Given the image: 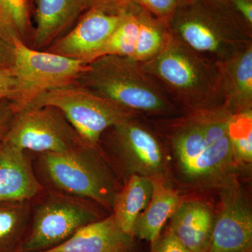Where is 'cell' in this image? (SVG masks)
Instances as JSON below:
<instances>
[{
	"mask_svg": "<svg viewBox=\"0 0 252 252\" xmlns=\"http://www.w3.org/2000/svg\"><path fill=\"white\" fill-rule=\"evenodd\" d=\"M16 53L12 69L17 81V94L13 103L16 110L24 108L46 91L77 83L89 64L32 49L16 38Z\"/></svg>",
	"mask_w": 252,
	"mask_h": 252,
	"instance_id": "8",
	"label": "cell"
},
{
	"mask_svg": "<svg viewBox=\"0 0 252 252\" xmlns=\"http://www.w3.org/2000/svg\"><path fill=\"white\" fill-rule=\"evenodd\" d=\"M152 180L154 189L152 198L148 206L137 217L132 236L148 241L153 245L182 200L175 189L167 185L165 178Z\"/></svg>",
	"mask_w": 252,
	"mask_h": 252,
	"instance_id": "17",
	"label": "cell"
},
{
	"mask_svg": "<svg viewBox=\"0 0 252 252\" xmlns=\"http://www.w3.org/2000/svg\"><path fill=\"white\" fill-rule=\"evenodd\" d=\"M106 142L125 175L165 178V142L150 119L132 116L104 132Z\"/></svg>",
	"mask_w": 252,
	"mask_h": 252,
	"instance_id": "7",
	"label": "cell"
},
{
	"mask_svg": "<svg viewBox=\"0 0 252 252\" xmlns=\"http://www.w3.org/2000/svg\"><path fill=\"white\" fill-rule=\"evenodd\" d=\"M43 190L24 151L0 141V203L32 201Z\"/></svg>",
	"mask_w": 252,
	"mask_h": 252,
	"instance_id": "12",
	"label": "cell"
},
{
	"mask_svg": "<svg viewBox=\"0 0 252 252\" xmlns=\"http://www.w3.org/2000/svg\"><path fill=\"white\" fill-rule=\"evenodd\" d=\"M218 64L225 107L232 114L252 110V45Z\"/></svg>",
	"mask_w": 252,
	"mask_h": 252,
	"instance_id": "16",
	"label": "cell"
},
{
	"mask_svg": "<svg viewBox=\"0 0 252 252\" xmlns=\"http://www.w3.org/2000/svg\"><path fill=\"white\" fill-rule=\"evenodd\" d=\"M208 252H252V212L244 192L233 181L221 187Z\"/></svg>",
	"mask_w": 252,
	"mask_h": 252,
	"instance_id": "11",
	"label": "cell"
},
{
	"mask_svg": "<svg viewBox=\"0 0 252 252\" xmlns=\"http://www.w3.org/2000/svg\"><path fill=\"white\" fill-rule=\"evenodd\" d=\"M167 23L172 37L216 64L252 45V28L227 0H185Z\"/></svg>",
	"mask_w": 252,
	"mask_h": 252,
	"instance_id": "2",
	"label": "cell"
},
{
	"mask_svg": "<svg viewBox=\"0 0 252 252\" xmlns=\"http://www.w3.org/2000/svg\"><path fill=\"white\" fill-rule=\"evenodd\" d=\"M15 39L0 28V67L12 68L15 61Z\"/></svg>",
	"mask_w": 252,
	"mask_h": 252,
	"instance_id": "25",
	"label": "cell"
},
{
	"mask_svg": "<svg viewBox=\"0 0 252 252\" xmlns=\"http://www.w3.org/2000/svg\"><path fill=\"white\" fill-rule=\"evenodd\" d=\"M185 0H122V3L140 5L154 16L168 20Z\"/></svg>",
	"mask_w": 252,
	"mask_h": 252,
	"instance_id": "24",
	"label": "cell"
},
{
	"mask_svg": "<svg viewBox=\"0 0 252 252\" xmlns=\"http://www.w3.org/2000/svg\"><path fill=\"white\" fill-rule=\"evenodd\" d=\"M77 84L104 98L148 118H170L184 114L162 86L144 72L140 63L105 55L89 64Z\"/></svg>",
	"mask_w": 252,
	"mask_h": 252,
	"instance_id": "3",
	"label": "cell"
},
{
	"mask_svg": "<svg viewBox=\"0 0 252 252\" xmlns=\"http://www.w3.org/2000/svg\"><path fill=\"white\" fill-rule=\"evenodd\" d=\"M31 202L0 203V252H22L31 223Z\"/></svg>",
	"mask_w": 252,
	"mask_h": 252,
	"instance_id": "19",
	"label": "cell"
},
{
	"mask_svg": "<svg viewBox=\"0 0 252 252\" xmlns=\"http://www.w3.org/2000/svg\"><path fill=\"white\" fill-rule=\"evenodd\" d=\"M140 64L184 114L224 105L218 64L175 38L158 56Z\"/></svg>",
	"mask_w": 252,
	"mask_h": 252,
	"instance_id": "1",
	"label": "cell"
},
{
	"mask_svg": "<svg viewBox=\"0 0 252 252\" xmlns=\"http://www.w3.org/2000/svg\"><path fill=\"white\" fill-rule=\"evenodd\" d=\"M124 4V18L104 45L100 57L114 55L132 59L140 31L141 6L132 3Z\"/></svg>",
	"mask_w": 252,
	"mask_h": 252,
	"instance_id": "21",
	"label": "cell"
},
{
	"mask_svg": "<svg viewBox=\"0 0 252 252\" xmlns=\"http://www.w3.org/2000/svg\"><path fill=\"white\" fill-rule=\"evenodd\" d=\"M172 39L167 20L158 18L141 6L140 31L132 59L147 62L162 52Z\"/></svg>",
	"mask_w": 252,
	"mask_h": 252,
	"instance_id": "20",
	"label": "cell"
},
{
	"mask_svg": "<svg viewBox=\"0 0 252 252\" xmlns=\"http://www.w3.org/2000/svg\"><path fill=\"white\" fill-rule=\"evenodd\" d=\"M152 252H190L180 240L168 229L162 237H159L152 245Z\"/></svg>",
	"mask_w": 252,
	"mask_h": 252,
	"instance_id": "27",
	"label": "cell"
},
{
	"mask_svg": "<svg viewBox=\"0 0 252 252\" xmlns=\"http://www.w3.org/2000/svg\"><path fill=\"white\" fill-rule=\"evenodd\" d=\"M132 238L123 233L112 215L82 227L61 245L42 252H128Z\"/></svg>",
	"mask_w": 252,
	"mask_h": 252,
	"instance_id": "15",
	"label": "cell"
},
{
	"mask_svg": "<svg viewBox=\"0 0 252 252\" xmlns=\"http://www.w3.org/2000/svg\"><path fill=\"white\" fill-rule=\"evenodd\" d=\"M43 106L59 109L77 131L83 142L93 147H99L106 130L137 114L77 83L46 91L26 107Z\"/></svg>",
	"mask_w": 252,
	"mask_h": 252,
	"instance_id": "5",
	"label": "cell"
},
{
	"mask_svg": "<svg viewBox=\"0 0 252 252\" xmlns=\"http://www.w3.org/2000/svg\"><path fill=\"white\" fill-rule=\"evenodd\" d=\"M87 9L92 7L117 8L122 4V0H81Z\"/></svg>",
	"mask_w": 252,
	"mask_h": 252,
	"instance_id": "30",
	"label": "cell"
},
{
	"mask_svg": "<svg viewBox=\"0 0 252 252\" xmlns=\"http://www.w3.org/2000/svg\"><path fill=\"white\" fill-rule=\"evenodd\" d=\"M15 113L16 108L11 99H0V141L4 140L7 133Z\"/></svg>",
	"mask_w": 252,
	"mask_h": 252,
	"instance_id": "28",
	"label": "cell"
},
{
	"mask_svg": "<svg viewBox=\"0 0 252 252\" xmlns=\"http://www.w3.org/2000/svg\"><path fill=\"white\" fill-rule=\"evenodd\" d=\"M32 0H0V28L26 41L31 34Z\"/></svg>",
	"mask_w": 252,
	"mask_h": 252,
	"instance_id": "22",
	"label": "cell"
},
{
	"mask_svg": "<svg viewBox=\"0 0 252 252\" xmlns=\"http://www.w3.org/2000/svg\"><path fill=\"white\" fill-rule=\"evenodd\" d=\"M39 155L43 175L56 191L93 200L112 210L119 190L114 172L99 147L82 145L62 153Z\"/></svg>",
	"mask_w": 252,
	"mask_h": 252,
	"instance_id": "4",
	"label": "cell"
},
{
	"mask_svg": "<svg viewBox=\"0 0 252 252\" xmlns=\"http://www.w3.org/2000/svg\"><path fill=\"white\" fill-rule=\"evenodd\" d=\"M103 218L86 200L55 191L32 210L22 252H42L56 248L82 227Z\"/></svg>",
	"mask_w": 252,
	"mask_h": 252,
	"instance_id": "6",
	"label": "cell"
},
{
	"mask_svg": "<svg viewBox=\"0 0 252 252\" xmlns=\"http://www.w3.org/2000/svg\"><path fill=\"white\" fill-rule=\"evenodd\" d=\"M36 26L33 48L51 45L86 11L81 0H32Z\"/></svg>",
	"mask_w": 252,
	"mask_h": 252,
	"instance_id": "14",
	"label": "cell"
},
{
	"mask_svg": "<svg viewBox=\"0 0 252 252\" xmlns=\"http://www.w3.org/2000/svg\"><path fill=\"white\" fill-rule=\"evenodd\" d=\"M153 189V180L149 177L132 175L126 179L124 187L116 194L112 207V216L123 233L133 237L136 220L148 206Z\"/></svg>",
	"mask_w": 252,
	"mask_h": 252,
	"instance_id": "18",
	"label": "cell"
},
{
	"mask_svg": "<svg viewBox=\"0 0 252 252\" xmlns=\"http://www.w3.org/2000/svg\"><path fill=\"white\" fill-rule=\"evenodd\" d=\"M236 14L252 28V0H227Z\"/></svg>",
	"mask_w": 252,
	"mask_h": 252,
	"instance_id": "29",
	"label": "cell"
},
{
	"mask_svg": "<svg viewBox=\"0 0 252 252\" xmlns=\"http://www.w3.org/2000/svg\"><path fill=\"white\" fill-rule=\"evenodd\" d=\"M169 229L190 252H208L215 216L206 203L198 200L181 202L170 219Z\"/></svg>",
	"mask_w": 252,
	"mask_h": 252,
	"instance_id": "13",
	"label": "cell"
},
{
	"mask_svg": "<svg viewBox=\"0 0 252 252\" xmlns=\"http://www.w3.org/2000/svg\"><path fill=\"white\" fill-rule=\"evenodd\" d=\"M125 4L117 8L92 7L76 26L56 39L48 51L89 64L100 57L104 45L124 18Z\"/></svg>",
	"mask_w": 252,
	"mask_h": 252,
	"instance_id": "10",
	"label": "cell"
},
{
	"mask_svg": "<svg viewBox=\"0 0 252 252\" xmlns=\"http://www.w3.org/2000/svg\"><path fill=\"white\" fill-rule=\"evenodd\" d=\"M228 135L235 163L252 162V110L233 114L228 123Z\"/></svg>",
	"mask_w": 252,
	"mask_h": 252,
	"instance_id": "23",
	"label": "cell"
},
{
	"mask_svg": "<svg viewBox=\"0 0 252 252\" xmlns=\"http://www.w3.org/2000/svg\"><path fill=\"white\" fill-rule=\"evenodd\" d=\"M17 94V81L12 68L0 67V99H15Z\"/></svg>",
	"mask_w": 252,
	"mask_h": 252,
	"instance_id": "26",
	"label": "cell"
},
{
	"mask_svg": "<svg viewBox=\"0 0 252 252\" xmlns=\"http://www.w3.org/2000/svg\"><path fill=\"white\" fill-rule=\"evenodd\" d=\"M4 140L39 154L62 153L86 145L63 113L51 106L16 110Z\"/></svg>",
	"mask_w": 252,
	"mask_h": 252,
	"instance_id": "9",
	"label": "cell"
}]
</instances>
